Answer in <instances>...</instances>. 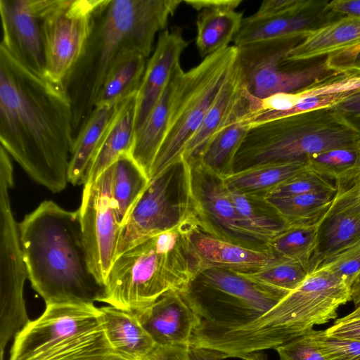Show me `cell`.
<instances>
[{"mask_svg":"<svg viewBox=\"0 0 360 360\" xmlns=\"http://www.w3.org/2000/svg\"><path fill=\"white\" fill-rule=\"evenodd\" d=\"M70 99L63 84L34 73L0 46V141L37 184L65 188L75 141Z\"/></svg>","mask_w":360,"mask_h":360,"instance_id":"1","label":"cell"},{"mask_svg":"<svg viewBox=\"0 0 360 360\" xmlns=\"http://www.w3.org/2000/svg\"><path fill=\"white\" fill-rule=\"evenodd\" d=\"M183 3L181 0H101L89 37L63 82L70 99L75 137L95 108L111 68L125 53L148 57L155 37Z\"/></svg>","mask_w":360,"mask_h":360,"instance_id":"2","label":"cell"},{"mask_svg":"<svg viewBox=\"0 0 360 360\" xmlns=\"http://www.w3.org/2000/svg\"><path fill=\"white\" fill-rule=\"evenodd\" d=\"M18 232L28 279L46 306L98 302L103 286L89 267L79 209L44 200L18 223Z\"/></svg>","mask_w":360,"mask_h":360,"instance_id":"3","label":"cell"},{"mask_svg":"<svg viewBox=\"0 0 360 360\" xmlns=\"http://www.w3.org/2000/svg\"><path fill=\"white\" fill-rule=\"evenodd\" d=\"M349 301V287L330 272L318 268L295 290L254 320L233 326H202L197 345L219 360L276 350L310 333L314 326L335 319L339 307Z\"/></svg>","mask_w":360,"mask_h":360,"instance_id":"4","label":"cell"},{"mask_svg":"<svg viewBox=\"0 0 360 360\" xmlns=\"http://www.w3.org/2000/svg\"><path fill=\"white\" fill-rule=\"evenodd\" d=\"M193 219L150 237L118 256L98 302L136 313L169 290L187 288L201 270L187 236Z\"/></svg>","mask_w":360,"mask_h":360,"instance_id":"5","label":"cell"},{"mask_svg":"<svg viewBox=\"0 0 360 360\" xmlns=\"http://www.w3.org/2000/svg\"><path fill=\"white\" fill-rule=\"evenodd\" d=\"M360 141V132L334 107L286 116L251 128L234 172L269 162L307 161L312 155Z\"/></svg>","mask_w":360,"mask_h":360,"instance_id":"6","label":"cell"},{"mask_svg":"<svg viewBox=\"0 0 360 360\" xmlns=\"http://www.w3.org/2000/svg\"><path fill=\"white\" fill-rule=\"evenodd\" d=\"M238 49H222L203 58L198 65L184 71L174 70L167 127L154 160L150 179L182 160L188 142L200 127L233 65Z\"/></svg>","mask_w":360,"mask_h":360,"instance_id":"7","label":"cell"},{"mask_svg":"<svg viewBox=\"0 0 360 360\" xmlns=\"http://www.w3.org/2000/svg\"><path fill=\"white\" fill-rule=\"evenodd\" d=\"M186 292L200 320L198 327L248 323L290 292L260 284L241 273L217 268L200 271Z\"/></svg>","mask_w":360,"mask_h":360,"instance_id":"8","label":"cell"},{"mask_svg":"<svg viewBox=\"0 0 360 360\" xmlns=\"http://www.w3.org/2000/svg\"><path fill=\"white\" fill-rule=\"evenodd\" d=\"M197 216L191 166L182 159L150 179L122 225L115 259L141 241Z\"/></svg>","mask_w":360,"mask_h":360,"instance_id":"9","label":"cell"},{"mask_svg":"<svg viewBox=\"0 0 360 360\" xmlns=\"http://www.w3.org/2000/svg\"><path fill=\"white\" fill-rule=\"evenodd\" d=\"M304 37L286 36L264 39L237 47L236 63L247 92L257 99L292 93L340 73L330 69L326 59L305 68L284 63L288 52Z\"/></svg>","mask_w":360,"mask_h":360,"instance_id":"10","label":"cell"},{"mask_svg":"<svg viewBox=\"0 0 360 360\" xmlns=\"http://www.w3.org/2000/svg\"><path fill=\"white\" fill-rule=\"evenodd\" d=\"M101 0H44L46 77L63 84L79 58Z\"/></svg>","mask_w":360,"mask_h":360,"instance_id":"11","label":"cell"},{"mask_svg":"<svg viewBox=\"0 0 360 360\" xmlns=\"http://www.w3.org/2000/svg\"><path fill=\"white\" fill-rule=\"evenodd\" d=\"M113 165L84 186L79 208L90 269L103 286L115 259L122 223L112 195Z\"/></svg>","mask_w":360,"mask_h":360,"instance_id":"12","label":"cell"},{"mask_svg":"<svg viewBox=\"0 0 360 360\" xmlns=\"http://www.w3.org/2000/svg\"><path fill=\"white\" fill-rule=\"evenodd\" d=\"M101 324L94 304H54L15 336L8 360H32L69 338Z\"/></svg>","mask_w":360,"mask_h":360,"instance_id":"13","label":"cell"},{"mask_svg":"<svg viewBox=\"0 0 360 360\" xmlns=\"http://www.w3.org/2000/svg\"><path fill=\"white\" fill-rule=\"evenodd\" d=\"M191 166V185L199 225L210 234L232 243L269 252V243L245 231L223 178L198 163Z\"/></svg>","mask_w":360,"mask_h":360,"instance_id":"14","label":"cell"},{"mask_svg":"<svg viewBox=\"0 0 360 360\" xmlns=\"http://www.w3.org/2000/svg\"><path fill=\"white\" fill-rule=\"evenodd\" d=\"M43 7L44 0H0V46L26 68L46 77Z\"/></svg>","mask_w":360,"mask_h":360,"instance_id":"15","label":"cell"},{"mask_svg":"<svg viewBox=\"0 0 360 360\" xmlns=\"http://www.w3.org/2000/svg\"><path fill=\"white\" fill-rule=\"evenodd\" d=\"M316 228L309 273L328 258L360 243V200L356 184L337 188L330 205L316 221Z\"/></svg>","mask_w":360,"mask_h":360,"instance_id":"16","label":"cell"},{"mask_svg":"<svg viewBox=\"0 0 360 360\" xmlns=\"http://www.w3.org/2000/svg\"><path fill=\"white\" fill-rule=\"evenodd\" d=\"M156 345H189L200 320L186 288L169 290L134 313Z\"/></svg>","mask_w":360,"mask_h":360,"instance_id":"17","label":"cell"},{"mask_svg":"<svg viewBox=\"0 0 360 360\" xmlns=\"http://www.w3.org/2000/svg\"><path fill=\"white\" fill-rule=\"evenodd\" d=\"M250 112V94L245 88L242 72L236 59L200 127L186 146L182 159L189 165L196 162L217 134L238 117Z\"/></svg>","mask_w":360,"mask_h":360,"instance_id":"18","label":"cell"},{"mask_svg":"<svg viewBox=\"0 0 360 360\" xmlns=\"http://www.w3.org/2000/svg\"><path fill=\"white\" fill-rule=\"evenodd\" d=\"M188 44L181 27H174L160 33L136 95V131L143 124L169 84Z\"/></svg>","mask_w":360,"mask_h":360,"instance_id":"19","label":"cell"},{"mask_svg":"<svg viewBox=\"0 0 360 360\" xmlns=\"http://www.w3.org/2000/svg\"><path fill=\"white\" fill-rule=\"evenodd\" d=\"M187 236L200 271L217 268L248 274L276 260L270 252L250 249L210 234L199 225L198 218L189 222Z\"/></svg>","mask_w":360,"mask_h":360,"instance_id":"20","label":"cell"},{"mask_svg":"<svg viewBox=\"0 0 360 360\" xmlns=\"http://www.w3.org/2000/svg\"><path fill=\"white\" fill-rule=\"evenodd\" d=\"M136 95H131L120 104L91 160L83 186L93 183L120 156L131 153L136 133Z\"/></svg>","mask_w":360,"mask_h":360,"instance_id":"21","label":"cell"},{"mask_svg":"<svg viewBox=\"0 0 360 360\" xmlns=\"http://www.w3.org/2000/svg\"><path fill=\"white\" fill-rule=\"evenodd\" d=\"M360 44V16H344L309 31L287 54L284 62L295 65L329 56Z\"/></svg>","mask_w":360,"mask_h":360,"instance_id":"22","label":"cell"},{"mask_svg":"<svg viewBox=\"0 0 360 360\" xmlns=\"http://www.w3.org/2000/svg\"><path fill=\"white\" fill-rule=\"evenodd\" d=\"M101 322L113 350L126 360H144L156 346L134 313L112 306L99 308Z\"/></svg>","mask_w":360,"mask_h":360,"instance_id":"23","label":"cell"},{"mask_svg":"<svg viewBox=\"0 0 360 360\" xmlns=\"http://www.w3.org/2000/svg\"><path fill=\"white\" fill-rule=\"evenodd\" d=\"M320 6L272 16L244 18L233 41L236 47L252 42L286 37L304 36L315 27L318 15L312 10Z\"/></svg>","mask_w":360,"mask_h":360,"instance_id":"24","label":"cell"},{"mask_svg":"<svg viewBox=\"0 0 360 360\" xmlns=\"http://www.w3.org/2000/svg\"><path fill=\"white\" fill-rule=\"evenodd\" d=\"M122 101L96 106L79 130L69 162L68 182L72 185L82 184L91 160Z\"/></svg>","mask_w":360,"mask_h":360,"instance_id":"25","label":"cell"},{"mask_svg":"<svg viewBox=\"0 0 360 360\" xmlns=\"http://www.w3.org/2000/svg\"><path fill=\"white\" fill-rule=\"evenodd\" d=\"M228 190L240 226L252 236L269 243L292 225L264 197Z\"/></svg>","mask_w":360,"mask_h":360,"instance_id":"26","label":"cell"},{"mask_svg":"<svg viewBox=\"0 0 360 360\" xmlns=\"http://www.w3.org/2000/svg\"><path fill=\"white\" fill-rule=\"evenodd\" d=\"M172 94L171 78L145 122L135 133L131 155L149 179L154 160L167 127Z\"/></svg>","mask_w":360,"mask_h":360,"instance_id":"27","label":"cell"},{"mask_svg":"<svg viewBox=\"0 0 360 360\" xmlns=\"http://www.w3.org/2000/svg\"><path fill=\"white\" fill-rule=\"evenodd\" d=\"M307 167V161L269 162L233 172L223 179L230 189L265 198L278 185Z\"/></svg>","mask_w":360,"mask_h":360,"instance_id":"28","label":"cell"},{"mask_svg":"<svg viewBox=\"0 0 360 360\" xmlns=\"http://www.w3.org/2000/svg\"><path fill=\"white\" fill-rule=\"evenodd\" d=\"M243 13L228 8H205L196 20V46L203 58L226 48L238 34Z\"/></svg>","mask_w":360,"mask_h":360,"instance_id":"29","label":"cell"},{"mask_svg":"<svg viewBox=\"0 0 360 360\" xmlns=\"http://www.w3.org/2000/svg\"><path fill=\"white\" fill-rule=\"evenodd\" d=\"M146 58L139 51H130L117 60L102 84L95 107L116 103L136 94L146 70Z\"/></svg>","mask_w":360,"mask_h":360,"instance_id":"30","label":"cell"},{"mask_svg":"<svg viewBox=\"0 0 360 360\" xmlns=\"http://www.w3.org/2000/svg\"><path fill=\"white\" fill-rule=\"evenodd\" d=\"M244 116L238 117L217 134L195 163L221 178L233 174L237 153L251 129L243 120Z\"/></svg>","mask_w":360,"mask_h":360,"instance_id":"31","label":"cell"},{"mask_svg":"<svg viewBox=\"0 0 360 360\" xmlns=\"http://www.w3.org/2000/svg\"><path fill=\"white\" fill-rule=\"evenodd\" d=\"M307 167L330 181L336 188H347L360 178V141L331 149L307 158Z\"/></svg>","mask_w":360,"mask_h":360,"instance_id":"32","label":"cell"},{"mask_svg":"<svg viewBox=\"0 0 360 360\" xmlns=\"http://www.w3.org/2000/svg\"><path fill=\"white\" fill-rule=\"evenodd\" d=\"M32 360H126L110 345L102 324L72 337Z\"/></svg>","mask_w":360,"mask_h":360,"instance_id":"33","label":"cell"},{"mask_svg":"<svg viewBox=\"0 0 360 360\" xmlns=\"http://www.w3.org/2000/svg\"><path fill=\"white\" fill-rule=\"evenodd\" d=\"M149 181L131 153L122 155L113 164L112 195L122 225Z\"/></svg>","mask_w":360,"mask_h":360,"instance_id":"34","label":"cell"},{"mask_svg":"<svg viewBox=\"0 0 360 360\" xmlns=\"http://www.w3.org/2000/svg\"><path fill=\"white\" fill-rule=\"evenodd\" d=\"M316 221L292 224L269 241V252L278 259L297 261L309 269L316 245Z\"/></svg>","mask_w":360,"mask_h":360,"instance_id":"35","label":"cell"},{"mask_svg":"<svg viewBox=\"0 0 360 360\" xmlns=\"http://www.w3.org/2000/svg\"><path fill=\"white\" fill-rule=\"evenodd\" d=\"M337 191H319L266 198L291 224L314 223L330 205Z\"/></svg>","mask_w":360,"mask_h":360,"instance_id":"36","label":"cell"},{"mask_svg":"<svg viewBox=\"0 0 360 360\" xmlns=\"http://www.w3.org/2000/svg\"><path fill=\"white\" fill-rule=\"evenodd\" d=\"M241 274L260 284L291 292L306 279L309 269L297 261L276 259L256 271Z\"/></svg>","mask_w":360,"mask_h":360,"instance_id":"37","label":"cell"},{"mask_svg":"<svg viewBox=\"0 0 360 360\" xmlns=\"http://www.w3.org/2000/svg\"><path fill=\"white\" fill-rule=\"evenodd\" d=\"M319 191H337L333 183L308 167L285 181L265 198H280Z\"/></svg>","mask_w":360,"mask_h":360,"instance_id":"38","label":"cell"},{"mask_svg":"<svg viewBox=\"0 0 360 360\" xmlns=\"http://www.w3.org/2000/svg\"><path fill=\"white\" fill-rule=\"evenodd\" d=\"M310 335L326 360H360V341L328 336L324 330Z\"/></svg>","mask_w":360,"mask_h":360,"instance_id":"39","label":"cell"},{"mask_svg":"<svg viewBox=\"0 0 360 360\" xmlns=\"http://www.w3.org/2000/svg\"><path fill=\"white\" fill-rule=\"evenodd\" d=\"M318 268L327 270L349 287L360 273V243L328 258Z\"/></svg>","mask_w":360,"mask_h":360,"instance_id":"40","label":"cell"},{"mask_svg":"<svg viewBox=\"0 0 360 360\" xmlns=\"http://www.w3.org/2000/svg\"><path fill=\"white\" fill-rule=\"evenodd\" d=\"M276 350L279 360H326L310 333L280 346Z\"/></svg>","mask_w":360,"mask_h":360,"instance_id":"41","label":"cell"},{"mask_svg":"<svg viewBox=\"0 0 360 360\" xmlns=\"http://www.w3.org/2000/svg\"><path fill=\"white\" fill-rule=\"evenodd\" d=\"M317 4L319 2L311 0H266L254 15L259 17L277 15L320 6Z\"/></svg>","mask_w":360,"mask_h":360,"instance_id":"42","label":"cell"},{"mask_svg":"<svg viewBox=\"0 0 360 360\" xmlns=\"http://www.w3.org/2000/svg\"><path fill=\"white\" fill-rule=\"evenodd\" d=\"M328 67L338 73L360 72V44L326 58Z\"/></svg>","mask_w":360,"mask_h":360,"instance_id":"43","label":"cell"},{"mask_svg":"<svg viewBox=\"0 0 360 360\" xmlns=\"http://www.w3.org/2000/svg\"><path fill=\"white\" fill-rule=\"evenodd\" d=\"M333 107L360 132V88Z\"/></svg>","mask_w":360,"mask_h":360,"instance_id":"44","label":"cell"},{"mask_svg":"<svg viewBox=\"0 0 360 360\" xmlns=\"http://www.w3.org/2000/svg\"><path fill=\"white\" fill-rule=\"evenodd\" d=\"M324 332L328 336L360 341V317L349 320L338 319Z\"/></svg>","mask_w":360,"mask_h":360,"instance_id":"45","label":"cell"},{"mask_svg":"<svg viewBox=\"0 0 360 360\" xmlns=\"http://www.w3.org/2000/svg\"><path fill=\"white\" fill-rule=\"evenodd\" d=\"M144 360H191L189 345H156Z\"/></svg>","mask_w":360,"mask_h":360,"instance_id":"46","label":"cell"},{"mask_svg":"<svg viewBox=\"0 0 360 360\" xmlns=\"http://www.w3.org/2000/svg\"><path fill=\"white\" fill-rule=\"evenodd\" d=\"M323 11L344 16H360V0H334L326 2Z\"/></svg>","mask_w":360,"mask_h":360,"instance_id":"47","label":"cell"},{"mask_svg":"<svg viewBox=\"0 0 360 360\" xmlns=\"http://www.w3.org/2000/svg\"><path fill=\"white\" fill-rule=\"evenodd\" d=\"M185 4L193 9L201 11L205 8H228L236 10L242 0H186Z\"/></svg>","mask_w":360,"mask_h":360,"instance_id":"48","label":"cell"},{"mask_svg":"<svg viewBox=\"0 0 360 360\" xmlns=\"http://www.w3.org/2000/svg\"><path fill=\"white\" fill-rule=\"evenodd\" d=\"M189 349L191 360H219L207 349L190 346Z\"/></svg>","mask_w":360,"mask_h":360,"instance_id":"49","label":"cell"},{"mask_svg":"<svg viewBox=\"0 0 360 360\" xmlns=\"http://www.w3.org/2000/svg\"><path fill=\"white\" fill-rule=\"evenodd\" d=\"M349 290L351 301L354 302L355 307H356L360 304V273L352 282Z\"/></svg>","mask_w":360,"mask_h":360,"instance_id":"50","label":"cell"},{"mask_svg":"<svg viewBox=\"0 0 360 360\" xmlns=\"http://www.w3.org/2000/svg\"><path fill=\"white\" fill-rule=\"evenodd\" d=\"M242 360H268L263 352H257L247 354L241 358Z\"/></svg>","mask_w":360,"mask_h":360,"instance_id":"51","label":"cell"},{"mask_svg":"<svg viewBox=\"0 0 360 360\" xmlns=\"http://www.w3.org/2000/svg\"><path fill=\"white\" fill-rule=\"evenodd\" d=\"M358 317H360V304L358 307H355V309L351 313L347 314L346 316L342 317L341 319L344 320H349Z\"/></svg>","mask_w":360,"mask_h":360,"instance_id":"52","label":"cell"},{"mask_svg":"<svg viewBox=\"0 0 360 360\" xmlns=\"http://www.w3.org/2000/svg\"><path fill=\"white\" fill-rule=\"evenodd\" d=\"M356 188H357L359 198V200H360V178L359 179L357 182L356 183Z\"/></svg>","mask_w":360,"mask_h":360,"instance_id":"53","label":"cell"}]
</instances>
